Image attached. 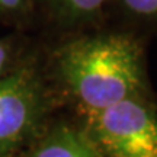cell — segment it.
Instances as JSON below:
<instances>
[{"label": "cell", "instance_id": "obj_1", "mask_svg": "<svg viewBox=\"0 0 157 157\" xmlns=\"http://www.w3.org/2000/svg\"><path fill=\"white\" fill-rule=\"evenodd\" d=\"M63 84L84 111L141 96L146 84L141 48L124 35H99L63 45L56 57Z\"/></svg>", "mask_w": 157, "mask_h": 157}, {"label": "cell", "instance_id": "obj_4", "mask_svg": "<svg viewBox=\"0 0 157 157\" xmlns=\"http://www.w3.org/2000/svg\"><path fill=\"white\" fill-rule=\"evenodd\" d=\"M25 157H101L83 129L57 125L39 138Z\"/></svg>", "mask_w": 157, "mask_h": 157}, {"label": "cell", "instance_id": "obj_3", "mask_svg": "<svg viewBox=\"0 0 157 157\" xmlns=\"http://www.w3.org/2000/svg\"><path fill=\"white\" fill-rule=\"evenodd\" d=\"M47 105L44 86L31 68L0 77V157H9L34 135Z\"/></svg>", "mask_w": 157, "mask_h": 157}, {"label": "cell", "instance_id": "obj_2", "mask_svg": "<svg viewBox=\"0 0 157 157\" xmlns=\"http://www.w3.org/2000/svg\"><path fill=\"white\" fill-rule=\"evenodd\" d=\"M82 129L101 157H157V109L141 96L86 111Z\"/></svg>", "mask_w": 157, "mask_h": 157}, {"label": "cell", "instance_id": "obj_6", "mask_svg": "<svg viewBox=\"0 0 157 157\" xmlns=\"http://www.w3.org/2000/svg\"><path fill=\"white\" fill-rule=\"evenodd\" d=\"M129 10L140 16H157V0H124Z\"/></svg>", "mask_w": 157, "mask_h": 157}, {"label": "cell", "instance_id": "obj_7", "mask_svg": "<svg viewBox=\"0 0 157 157\" xmlns=\"http://www.w3.org/2000/svg\"><path fill=\"white\" fill-rule=\"evenodd\" d=\"M28 0H0V13H16L26 6Z\"/></svg>", "mask_w": 157, "mask_h": 157}, {"label": "cell", "instance_id": "obj_8", "mask_svg": "<svg viewBox=\"0 0 157 157\" xmlns=\"http://www.w3.org/2000/svg\"><path fill=\"white\" fill-rule=\"evenodd\" d=\"M7 63H9V47L6 42L0 41V77L3 76Z\"/></svg>", "mask_w": 157, "mask_h": 157}, {"label": "cell", "instance_id": "obj_5", "mask_svg": "<svg viewBox=\"0 0 157 157\" xmlns=\"http://www.w3.org/2000/svg\"><path fill=\"white\" fill-rule=\"evenodd\" d=\"M106 0H47L50 9L63 21L76 22L95 15Z\"/></svg>", "mask_w": 157, "mask_h": 157}]
</instances>
